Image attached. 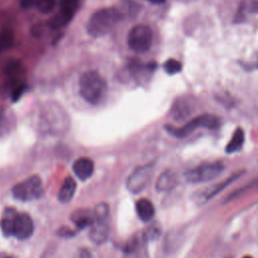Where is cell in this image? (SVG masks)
Listing matches in <instances>:
<instances>
[{
    "label": "cell",
    "instance_id": "obj_27",
    "mask_svg": "<svg viewBox=\"0 0 258 258\" xmlns=\"http://www.w3.org/2000/svg\"><path fill=\"white\" fill-rule=\"evenodd\" d=\"M147 1L152 4H162L165 2V0H147Z\"/></svg>",
    "mask_w": 258,
    "mask_h": 258
},
{
    "label": "cell",
    "instance_id": "obj_15",
    "mask_svg": "<svg viewBox=\"0 0 258 258\" xmlns=\"http://www.w3.org/2000/svg\"><path fill=\"white\" fill-rule=\"evenodd\" d=\"M177 178L173 171L165 170L163 171L156 181V188L160 191H166L173 188L176 184Z\"/></svg>",
    "mask_w": 258,
    "mask_h": 258
},
{
    "label": "cell",
    "instance_id": "obj_26",
    "mask_svg": "<svg viewBox=\"0 0 258 258\" xmlns=\"http://www.w3.org/2000/svg\"><path fill=\"white\" fill-rule=\"evenodd\" d=\"M35 2L36 0H19V4L22 8L24 9H27V8H30L31 6L35 5Z\"/></svg>",
    "mask_w": 258,
    "mask_h": 258
},
{
    "label": "cell",
    "instance_id": "obj_19",
    "mask_svg": "<svg viewBox=\"0 0 258 258\" xmlns=\"http://www.w3.org/2000/svg\"><path fill=\"white\" fill-rule=\"evenodd\" d=\"M73 17H74L73 14H70L59 9L57 13H55L54 15H52V17L49 18L47 25L51 29H58L66 26L72 20Z\"/></svg>",
    "mask_w": 258,
    "mask_h": 258
},
{
    "label": "cell",
    "instance_id": "obj_20",
    "mask_svg": "<svg viewBox=\"0 0 258 258\" xmlns=\"http://www.w3.org/2000/svg\"><path fill=\"white\" fill-rule=\"evenodd\" d=\"M14 41V33L11 28L4 27L0 30V50L8 49Z\"/></svg>",
    "mask_w": 258,
    "mask_h": 258
},
{
    "label": "cell",
    "instance_id": "obj_8",
    "mask_svg": "<svg viewBox=\"0 0 258 258\" xmlns=\"http://www.w3.org/2000/svg\"><path fill=\"white\" fill-rule=\"evenodd\" d=\"M33 233V222L29 215L25 213H18L14 227L12 236L16 237L19 240L28 239Z\"/></svg>",
    "mask_w": 258,
    "mask_h": 258
},
{
    "label": "cell",
    "instance_id": "obj_25",
    "mask_svg": "<svg viewBox=\"0 0 258 258\" xmlns=\"http://www.w3.org/2000/svg\"><path fill=\"white\" fill-rule=\"evenodd\" d=\"M43 31H44V26H43V24H41V23L35 24V25L32 27V29H31V32H32V34L34 35V37H40V36L42 35Z\"/></svg>",
    "mask_w": 258,
    "mask_h": 258
},
{
    "label": "cell",
    "instance_id": "obj_28",
    "mask_svg": "<svg viewBox=\"0 0 258 258\" xmlns=\"http://www.w3.org/2000/svg\"><path fill=\"white\" fill-rule=\"evenodd\" d=\"M0 258H13L11 256H8L6 254H3V253H0Z\"/></svg>",
    "mask_w": 258,
    "mask_h": 258
},
{
    "label": "cell",
    "instance_id": "obj_3",
    "mask_svg": "<svg viewBox=\"0 0 258 258\" xmlns=\"http://www.w3.org/2000/svg\"><path fill=\"white\" fill-rule=\"evenodd\" d=\"M220 125H221V120L218 116L209 114V113H205V114L199 115V116L190 119L181 127H174L171 125H166L164 128L169 134H171L177 138H183L199 128L217 129L220 127Z\"/></svg>",
    "mask_w": 258,
    "mask_h": 258
},
{
    "label": "cell",
    "instance_id": "obj_22",
    "mask_svg": "<svg viewBox=\"0 0 258 258\" xmlns=\"http://www.w3.org/2000/svg\"><path fill=\"white\" fill-rule=\"evenodd\" d=\"M35 6L40 13L48 14L53 11L55 7V0H36Z\"/></svg>",
    "mask_w": 258,
    "mask_h": 258
},
{
    "label": "cell",
    "instance_id": "obj_18",
    "mask_svg": "<svg viewBox=\"0 0 258 258\" xmlns=\"http://www.w3.org/2000/svg\"><path fill=\"white\" fill-rule=\"evenodd\" d=\"M244 140H245L244 131H243L242 128L239 127V128H237L234 131L230 141L228 142V144H227V146L225 148L226 152H228V153H235V152L239 151L242 148L243 144H244Z\"/></svg>",
    "mask_w": 258,
    "mask_h": 258
},
{
    "label": "cell",
    "instance_id": "obj_9",
    "mask_svg": "<svg viewBox=\"0 0 258 258\" xmlns=\"http://www.w3.org/2000/svg\"><path fill=\"white\" fill-rule=\"evenodd\" d=\"M4 74L7 77V84L15 87L21 84L20 80L25 75V68L19 59H11L5 66Z\"/></svg>",
    "mask_w": 258,
    "mask_h": 258
},
{
    "label": "cell",
    "instance_id": "obj_4",
    "mask_svg": "<svg viewBox=\"0 0 258 258\" xmlns=\"http://www.w3.org/2000/svg\"><path fill=\"white\" fill-rule=\"evenodd\" d=\"M152 39V30L148 25L136 24L128 32L127 44L132 51L143 53L151 47Z\"/></svg>",
    "mask_w": 258,
    "mask_h": 258
},
{
    "label": "cell",
    "instance_id": "obj_23",
    "mask_svg": "<svg viewBox=\"0 0 258 258\" xmlns=\"http://www.w3.org/2000/svg\"><path fill=\"white\" fill-rule=\"evenodd\" d=\"M81 0H60L59 5H60V10L68 12L70 14L75 15V12L80 4Z\"/></svg>",
    "mask_w": 258,
    "mask_h": 258
},
{
    "label": "cell",
    "instance_id": "obj_14",
    "mask_svg": "<svg viewBox=\"0 0 258 258\" xmlns=\"http://www.w3.org/2000/svg\"><path fill=\"white\" fill-rule=\"evenodd\" d=\"M76 187H77V184H76L75 179L71 176L66 177V179L63 180V182L61 184V187H60V189L58 190V194H57L58 201L61 202V203L70 202L72 200V198L74 197V194L76 191Z\"/></svg>",
    "mask_w": 258,
    "mask_h": 258
},
{
    "label": "cell",
    "instance_id": "obj_17",
    "mask_svg": "<svg viewBox=\"0 0 258 258\" xmlns=\"http://www.w3.org/2000/svg\"><path fill=\"white\" fill-rule=\"evenodd\" d=\"M72 220L78 229H84L85 227L92 226V224L94 223L95 217L93 213L87 210H82V211L75 212L74 215L72 216Z\"/></svg>",
    "mask_w": 258,
    "mask_h": 258
},
{
    "label": "cell",
    "instance_id": "obj_6",
    "mask_svg": "<svg viewBox=\"0 0 258 258\" xmlns=\"http://www.w3.org/2000/svg\"><path fill=\"white\" fill-rule=\"evenodd\" d=\"M223 169L224 164L220 161L204 163L188 170L185 177L190 182H205L218 176Z\"/></svg>",
    "mask_w": 258,
    "mask_h": 258
},
{
    "label": "cell",
    "instance_id": "obj_16",
    "mask_svg": "<svg viewBox=\"0 0 258 258\" xmlns=\"http://www.w3.org/2000/svg\"><path fill=\"white\" fill-rule=\"evenodd\" d=\"M136 212H137L138 217L144 222H147V221L151 220L152 217L154 216V213H155L154 206L147 199H141L137 202Z\"/></svg>",
    "mask_w": 258,
    "mask_h": 258
},
{
    "label": "cell",
    "instance_id": "obj_13",
    "mask_svg": "<svg viewBox=\"0 0 258 258\" xmlns=\"http://www.w3.org/2000/svg\"><path fill=\"white\" fill-rule=\"evenodd\" d=\"M17 215H18V213L13 208H8L4 211L2 218H1L0 227H1L2 233L5 236H12L13 227H14V223H15V219H16Z\"/></svg>",
    "mask_w": 258,
    "mask_h": 258
},
{
    "label": "cell",
    "instance_id": "obj_12",
    "mask_svg": "<svg viewBox=\"0 0 258 258\" xmlns=\"http://www.w3.org/2000/svg\"><path fill=\"white\" fill-rule=\"evenodd\" d=\"M192 112V104L185 98L176 100L172 107H171V115L172 117L177 120H183L187 116H189Z\"/></svg>",
    "mask_w": 258,
    "mask_h": 258
},
{
    "label": "cell",
    "instance_id": "obj_11",
    "mask_svg": "<svg viewBox=\"0 0 258 258\" xmlns=\"http://www.w3.org/2000/svg\"><path fill=\"white\" fill-rule=\"evenodd\" d=\"M73 170L80 179H88L94 172V162L88 157H81L74 162Z\"/></svg>",
    "mask_w": 258,
    "mask_h": 258
},
{
    "label": "cell",
    "instance_id": "obj_21",
    "mask_svg": "<svg viewBox=\"0 0 258 258\" xmlns=\"http://www.w3.org/2000/svg\"><path fill=\"white\" fill-rule=\"evenodd\" d=\"M182 69V64L179 60L174 59V58H168L164 63H163V70L167 75H175L179 73Z\"/></svg>",
    "mask_w": 258,
    "mask_h": 258
},
{
    "label": "cell",
    "instance_id": "obj_29",
    "mask_svg": "<svg viewBox=\"0 0 258 258\" xmlns=\"http://www.w3.org/2000/svg\"><path fill=\"white\" fill-rule=\"evenodd\" d=\"M244 258H252V257H250V256H246V257H244Z\"/></svg>",
    "mask_w": 258,
    "mask_h": 258
},
{
    "label": "cell",
    "instance_id": "obj_10",
    "mask_svg": "<svg viewBox=\"0 0 258 258\" xmlns=\"http://www.w3.org/2000/svg\"><path fill=\"white\" fill-rule=\"evenodd\" d=\"M109 234V226L107 223V219L95 218L94 223L91 226L90 238L98 244L104 243L107 240Z\"/></svg>",
    "mask_w": 258,
    "mask_h": 258
},
{
    "label": "cell",
    "instance_id": "obj_2",
    "mask_svg": "<svg viewBox=\"0 0 258 258\" xmlns=\"http://www.w3.org/2000/svg\"><path fill=\"white\" fill-rule=\"evenodd\" d=\"M107 82L96 71L85 72L79 80L81 97L91 105H98L107 94Z\"/></svg>",
    "mask_w": 258,
    "mask_h": 258
},
{
    "label": "cell",
    "instance_id": "obj_5",
    "mask_svg": "<svg viewBox=\"0 0 258 258\" xmlns=\"http://www.w3.org/2000/svg\"><path fill=\"white\" fill-rule=\"evenodd\" d=\"M43 194L42 181L38 175H32L25 180L17 183L12 188V195L16 200L22 202L33 201Z\"/></svg>",
    "mask_w": 258,
    "mask_h": 258
},
{
    "label": "cell",
    "instance_id": "obj_7",
    "mask_svg": "<svg viewBox=\"0 0 258 258\" xmlns=\"http://www.w3.org/2000/svg\"><path fill=\"white\" fill-rule=\"evenodd\" d=\"M152 172V165L146 164L136 168L128 177L126 181V186L129 191L137 194L141 191L148 183Z\"/></svg>",
    "mask_w": 258,
    "mask_h": 258
},
{
    "label": "cell",
    "instance_id": "obj_1",
    "mask_svg": "<svg viewBox=\"0 0 258 258\" xmlns=\"http://www.w3.org/2000/svg\"><path fill=\"white\" fill-rule=\"evenodd\" d=\"M122 12L116 7H104L95 11L87 23V32L92 37H102L108 34L122 19Z\"/></svg>",
    "mask_w": 258,
    "mask_h": 258
},
{
    "label": "cell",
    "instance_id": "obj_24",
    "mask_svg": "<svg viewBox=\"0 0 258 258\" xmlns=\"http://www.w3.org/2000/svg\"><path fill=\"white\" fill-rule=\"evenodd\" d=\"M27 90V86L25 84H19L17 86H15L12 90H11V100L12 102H17L25 93V91Z\"/></svg>",
    "mask_w": 258,
    "mask_h": 258
}]
</instances>
